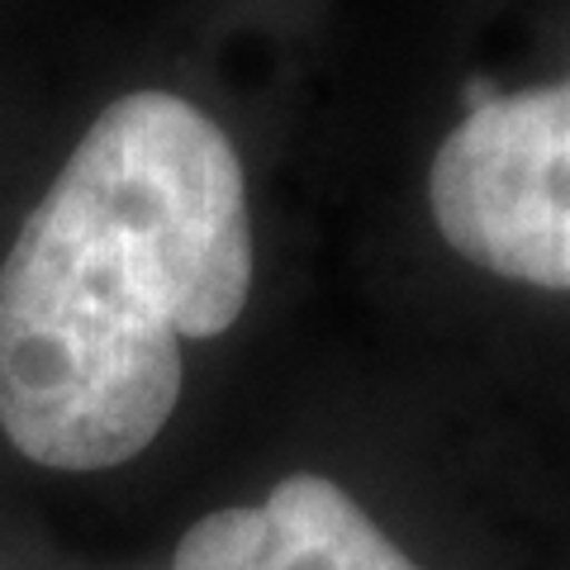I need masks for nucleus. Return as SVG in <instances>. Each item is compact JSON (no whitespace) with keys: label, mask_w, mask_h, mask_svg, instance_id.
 I'll list each match as a JSON object with an SVG mask.
<instances>
[{"label":"nucleus","mask_w":570,"mask_h":570,"mask_svg":"<svg viewBox=\"0 0 570 570\" xmlns=\"http://www.w3.org/2000/svg\"><path fill=\"white\" fill-rule=\"evenodd\" d=\"M171 570H419L328 475H285L262 504L214 509L176 542Z\"/></svg>","instance_id":"obj_3"},{"label":"nucleus","mask_w":570,"mask_h":570,"mask_svg":"<svg viewBox=\"0 0 570 570\" xmlns=\"http://www.w3.org/2000/svg\"><path fill=\"white\" fill-rule=\"evenodd\" d=\"M428 205L480 272L570 291V81L471 110L433 157Z\"/></svg>","instance_id":"obj_2"},{"label":"nucleus","mask_w":570,"mask_h":570,"mask_svg":"<svg viewBox=\"0 0 570 570\" xmlns=\"http://www.w3.org/2000/svg\"><path fill=\"white\" fill-rule=\"evenodd\" d=\"M253 291L243 163L205 110L134 91L100 110L0 262V433L48 471H110L163 438L186 337Z\"/></svg>","instance_id":"obj_1"}]
</instances>
